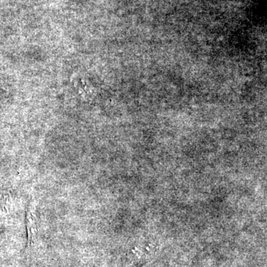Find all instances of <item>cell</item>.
Instances as JSON below:
<instances>
[{"label": "cell", "instance_id": "cell-1", "mask_svg": "<svg viewBox=\"0 0 267 267\" xmlns=\"http://www.w3.org/2000/svg\"><path fill=\"white\" fill-rule=\"evenodd\" d=\"M26 227L28 232V246H31L37 240L38 229L36 214L31 208L27 211Z\"/></svg>", "mask_w": 267, "mask_h": 267}]
</instances>
